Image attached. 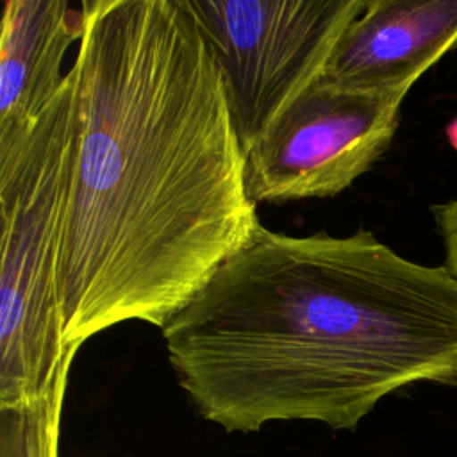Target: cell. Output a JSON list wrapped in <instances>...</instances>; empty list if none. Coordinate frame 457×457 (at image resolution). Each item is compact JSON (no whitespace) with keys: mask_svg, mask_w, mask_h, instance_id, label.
<instances>
[{"mask_svg":"<svg viewBox=\"0 0 457 457\" xmlns=\"http://www.w3.org/2000/svg\"><path fill=\"white\" fill-rule=\"evenodd\" d=\"M161 330L180 387L227 432L353 430L402 387L457 384V280L366 228L261 225Z\"/></svg>","mask_w":457,"mask_h":457,"instance_id":"7a4b0ae2","label":"cell"},{"mask_svg":"<svg viewBox=\"0 0 457 457\" xmlns=\"http://www.w3.org/2000/svg\"><path fill=\"white\" fill-rule=\"evenodd\" d=\"M57 293L77 353L162 328L261 227L220 71L186 0H84Z\"/></svg>","mask_w":457,"mask_h":457,"instance_id":"6da1fadb","label":"cell"},{"mask_svg":"<svg viewBox=\"0 0 457 457\" xmlns=\"http://www.w3.org/2000/svg\"><path fill=\"white\" fill-rule=\"evenodd\" d=\"M66 386L62 380L32 402L0 407V457H59Z\"/></svg>","mask_w":457,"mask_h":457,"instance_id":"ba28073f","label":"cell"},{"mask_svg":"<svg viewBox=\"0 0 457 457\" xmlns=\"http://www.w3.org/2000/svg\"><path fill=\"white\" fill-rule=\"evenodd\" d=\"M430 209L445 246L443 266L457 280V196L448 202L432 205Z\"/></svg>","mask_w":457,"mask_h":457,"instance_id":"9c48e42d","label":"cell"},{"mask_svg":"<svg viewBox=\"0 0 457 457\" xmlns=\"http://www.w3.org/2000/svg\"><path fill=\"white\" fill-rule=\"evenodd\" d=\"M457 50V0H368L337 37L323 79L368 93H407Z\"/></svg>","mask_w":457,"mask_h":457,"instance_id":"8992f818","label":"cell"},{"mask_svg":"<svg viewBox=\"0 0 457 457\" xmlns=\"http://www.w3.org/2000/svg\"><path fill=\"white\" fill-rule=\"evenodd\" d=\"M220 71L245 155L325 70L368 0H186Z\"/></svg>","mask_w":457,"mask_h":457,"instance_id":"277c9868","label":"cell"},{"mask_svg":"<svg viewBox=\"0 0 457 457\" xmlns=\"http://www.w3.org/2000/svg\"><path fill=\"white\" fill-rule=\"evenodd\" d=\"M84 11L66 0H5L0 36V157L18 150L59 95L61 64L82 39Z\"/></svg>","mask_w":457,"mask_h":457,"instance_id":"52a82bcc","label":"cell"},{"mask_svg":"<svg viewBox=\"0 0 457 457\" xmlns=\"http://www.w3.org/2000/svg\"><path fill=\"white\" fill-rule=\"evenodd\" d=\"M77 71L25 143L0 157V407L32 402L68 380L57 270L75 145Z\"/></svg>","mask_w":457,"mask_h":457,"instance_id":"3957f363","label":"cell"},{"mask_svg":"<svg viewBox=\"0 0 457 457\" xmlns=\"http://www.w3.org/2000/svg\"><path fill=\"white\" fill-rule=\"evenodd\" d=\"M405 95L345 89L320 77L245 155L248 198L278 204L341 193L389 148Z\"/></svg>","mask_w":457,"mask_h":457,"instance_id":"5b68a950","label":"cell"},{"mask_svg":"<svg viewBox=\"0 0 457 457\" xmlns=\"http://www.w3.org/2000/svg\"><path fill=\"white\" fill-rule=\"evenodd\" d=\"M445 136H446V139H448V145H450L453 150H457V116L446 125Z\"/></svg>","mask_w":457,"mask_h":457,"instance_id":"30bf717a","label":"cell"}]
</instances>
